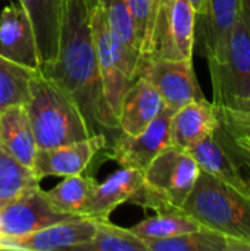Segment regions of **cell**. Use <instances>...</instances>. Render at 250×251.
Returning <instances> with one entry per match:
<instances>
[{
	"mask_svg": "<svg viewBox=\"0 0 250 251\" xmlns=\"http://www.w3.org/2000/svg\"><path fill=\"white\" fill-rule=\"evenodd\" d=\"M94 0H66L56 59L40 68L78 106L93 135H103L108 149L121 135L118 121L103 96L93 40Z\"/></svg>",
	"mask_w": 250,
	"mask_h": 251,
	"instance_id": "cell-1",
	"label": "cell"
},
{
	"mask_svg": "<svg viewBox=\"0 0 250 251\" xmlns=\"http://www.w3.org/2000/svg\"><path fill=\"white\" fill-rule=\"evenodd\" d=\"M181 210L230 241L231 251H250V200L200 171Z\"/></svg>",
	"mask_w": 250,
	"mask_h": 251,
	"instance_id": "cell-2",
	"label": "cell"
},
{
	"mask_svg": "<svg viewBox=\"0 0 250 251\" xmlns=\"http://www.w3.org/2000/svg\"><path fill=\"white\" fill-rule=\"evenodd\" d=\"M37 149H53L91 137V131L69 96L37 71L24 103Z\"/></svg>",
	"mask_w": 250,
	"mask_h": 251,
	"instance_id": "cell-3",
	"label": "cell"
},
{
	"mask_svg": "<svg viewBox=\"0 0 250 251\" xmlns=\"http://www.w3.org/2000/svg\"><path fill=\"white\" fill-rule=\"evenodd\" d=\"M215 107H242L250 101V31L239 13L220 60L209 62Z\"/></svg>",
	"mask_w": 250,
	"mask_h": 251,
	"instance_id": "cell-4",
	"label": "cell"
},
{
	"mask_svg": "<svg viewBox=\"0 0 250 251\" xmlns=\"http://www.w3.org/2000/svg\"><path fill=\"white\" fill-rule=\"evenodd\" d=\"M186 151L197 162L200 171L250 200V153L221 122L211 135Z\"/></svg>",
	"mask_w": 250,
	"mask_h": 251,
	"instance_id": "cell-5",
	"label": "cell"
},
{
	"mask_svg": "<svg viewBox=\"0 0 250 251\" xmlns=\"http://www.w3.org/2000/svg\"><path fill=\"white\" fill-rule=\"evenodd\" d=\"M196 19L197 15L189 0H158L149 44L143 59H192Z\"/></svg>",
	"mask_w": 250,
	"mask_h": 251,
	"instance_id": "cell-6",
	"label": "cell"
},
{
	"mask_svg": "<svg viewBox=\"0 0 250 251\" xmlns=\"http://www.w3.org/2000/svg\"><path fill=\"white\" fill-rule=\"evenodd\" d=\"M200 174L189 151L169 146L143 171V185L164 204L181 209Z\"/></svg>",
	"mask_w": 250,
	"mask_h": 251,
	"instance_id": "cell-7",
	"label": "cell"
},
{
	"mask_svg": "<svg viewBox=\"0 0 250 251\" xmlns=\"http://www.w3.org/2000/svg\"><path fill=\"white\" fill-rule=\"evenodd\" d=\"M139 76L147 79L158 90L165 106L172 110H178L190 101L205 99L192 59H143Z\"/></svg>",
	"mask_w": 250,
	"mask_h": 251,
	"instance_id": "cell-8",
	"label": "cell"
},
{
	"mask_svg": "<svg viewBox=\"0 0 250 251\" xmlns=\"http://www.w3.org/2000/svg\"><path fill=\"white\" fill-rule=\"evenodd\" d=\"M175 110L164 107L150 125L137 135L122 134L106 149V156L115 160L119 168L144 171L149 163L171 146V119Z\"/></svg>",
	"mask_w": 250,
	"mask_h": 251,
	"instance_id": "cell-9",
	"label": "cell"
},
{
	"mask_svg": "<svg viewBox=\"0 0 250 251\" xmlns=\"http://www.w3.org/2000/svg\"><path fill=\"white\" fill-rule=\"evenodd\" d=\"M94 231L96 224L93 219L77 216L25 235L0 234V250H74L77 246L88 243Z\"/></svg>",
	"mask_w": 250,
	"mask_h": 251,
	"instance_id": "cell-10",
	"label": "cell"
},
{
	"mask_svg": "<svg viewBox=\"0 0 250 251\" xmlns=\"http://www.w3.org/2000/svg\"><path fill=\"white\" fill-rule=\"evenodd\" d=\"M77 218V215L55 210L41 188L31 190L0 207V234L25 235L57 222Z\"/></svg>",
	"mask_w": 250,
	"mask_h": 251,
	"instance_id": "cell-11",
	"label": "cell"
},
{
	"mask_svg": "<svg viewBox=\"0 0 250 251\" xmlns=\"http://www.w3.org/2000/svg\"><path fill=\"white\" fill-rule=\"evenodd\" d=\"M106 149L108 141L103 135H91L85 140L53 149H38L32 171L40 179L84 174L96 156Z\"/></svg>",
	"mask_w": 250,
	"mask_h": 251,
	"instance_id": "cell-12",
	"label": "cell"
},
{
	"mask_svg": "<svg viewBox=\"0 0 250 251\" xmlns=\"http://www.w3.org/2000/svg\"><path fill=\"white\" fill-rule=\"evenodd\" d=\"M91 28H93V40L97 53V63L100 71V81L103 88V96L111 109L112 115L118 121V112L122 101V97L128 87L134 82L131 81L119 68L111 44V29L108 26V21L99 0H94L91 10Z\"/></svg>",
	"mask_w": 250,
	"mask_h": 251,
	"instance_id": "cell-13",
	"label": "cell"
},
{
	"mask_svg": "<svg viewBox=\"0 0 250 251\" xmlns=\"http://www.w3.org/2000/svg\"><path fill=\"white\" fill-rule=\"evenodd\" d=\"M0 54L15 63L40 71L32 24L19 3L7 4L0 13Z\"/></svg>",
	"mask_w": 250,
	"mask_h": 251,
	"instance_id": "cell-14",
	"label": "cell"
},
{
	"mask_svg": "<svg viewBox=\"0 0 250 251\" xmlns=\"http://www.w3.org/2000/svg\"><path fill=\"white\" fill-rule=\"evenodd\" d=\"M165 103L158 90L143 76H139L125 91L119 112L118 126L122 134L137 135L162 112Z\"/></svg>",
	"mask_w": 250,
	"mask_h": 251,
	"instance_id": "cell-15",
	"label": "cell"
},
{
	"mask_svg": "<svg viewBox=\"0 0 250 251\" xmlns=\"http://www.w3.org/2000/svg\"><path fill=\"white\" fill-rule=\"evenodd\" d=\"M143 184V172L131 168H121L97 184L81 216L102 221L109 219L111 213L121 204L130 201Z\"/></svg>",
	"mask_w": 250,
	"mask_h": 251,
	"instance_id": "cell-16",
	"label": "cell"
},
{
	"mask_svg": "<svg viewBox=\"0 0 250 251\" xmlns=\"http://www.w3.org/2000/svg\"><path fill=\"white\" fill-rule=\"evenodd\" d=\"M65 1L66 0H18L32 24L40 68L52 63L57 56Z\"/></svg>",
	"mask_w": 250,
	"mask_h": 251,
	"instance_id": "cell-17",
	"label": "cell"
},
{
	"mask_svg": "<svg viewBox=\"0 0 250 251\" xmlns=\"http://www.w3.org/2000/svg\"><path fill=\"white\" fill-rule=\"evenodd\" d=\"M220 125L217 107L206 99L190 101L174 112L171 119V146L189 150Z\"/></svg>",
	"mask_w": 250,
	"mask_h": 251,
	"instance_id": "cell-18",
	"label": "cell"
},
{
	"mask_svg": "<svg viewBox=\"0 0 250 251\" xmlns=\"http://www.w3.org/2000/svg\"><path fill=\"white\" fill-rule=\"evenodd\" d=\"M0 144L32 169L38 149L24 104H15L0 112Z\"/></svg>",
	"mask_w": 250,
	"mask_h": 251,
	"instance_id": "cell-19",
	"label": "cell"
},
{
	"mask_svg": "<svg viewBox=\"0 0 250 251\" xmlns=\"http://www.w3.org/2000/svg\"><path fill=\"white\" fill-rule=\"evenodd\" d=\"M239 12V0H209V10L203 18V46L208 63L221 59Z\"/></svg>",
	"mask_w": 250,
	"mask_h": 251,
	"instance_id": "cell-20",
	"label": "cell"
},
{
	"mask_svg": "<svg viewBox=\"0 0 250 251\" xmlns=\"http://www.w3.org/2000/svg\"><path fill=\"white\" fill-rule=\"evenodd\" d=\"M97 184L99 182L91 175L84 172L78 175L65 176V179L56 187L49 191H43L49 204L55 210L60 213L81 216Z\"/></svg>",
	"mask_w": 250,
	"mask_h": 251,
	"instance_id": "cell-21",
	"label": "cell"
},
{
	"mask_svg": "<svg viewBox=\"0 0 250 251\" xmlns=\"http://www.w3.org/2000/svg\"><path fill=\"white\" fill-rule=\"evenodd\" d=\"M200 228L202 225L181 209H171L158 212L155 216L143 219L141 222L131 226L130 231L144 241H152L183 235Z\"/></svg>",
	"mask_w": 250,
	"mask_h": 251,
	"instance_id": "cell-22",
	"label": "cell"
},
{
	"mask_svg": "<svg viewBox=\"0 0 250 251\" xmlns=\"http://www.w3.org/2000/svg\"><path fill=\"white\" fill-rule=\"evenodd\" d=\"M40 182L41 179L31 168L13 157L0 144V207L31 190L40 188Z\"/></svg>",
	"mask_w": 250,
	"mask_h": 251,
	"instance_id": "cell-23",
	"label": "cell"
},
{
	"mask_svg": "<svg viewBox=\"0 0 250 251\" xmlns=\"http://www.w3.org/2000/svg\"><path fill=\"white\" fill-rule=\"evenodd\" d=\"M96 231L93 238L75 251H149L144 240L130 231V228H121L113 225L109 219L94 221Z\"/></svg>",
	"mask_w": 250,
	"mask_h": 251,
	"instance_id": "cell-24",
	"label": "cell"
},
{
	"mask_svg": "<svg viewBox=\"0 0 250 251\" xmlns=\"http://www.w3.org/2000/svg\"><path fill=\"white\" fill-rule=\"evenodd\" d=\"M149 251H231L227 237L202 226L183 235L146 241Z\"/></svg>",
	"mask_w": 250,
	"mask_h": 251,
	"instance_id": "cell-25",
	"label": "cell"
},
{
	"mask_svg": "<svg viewBox=\"0 0 250 251\" xmlns=\"http://www.w3.org/2000/svg\"><path fill=\"white\" fill-rule=\"evenodd\" d=\"M35 72L0 54V112L27 101L29 78Z\"/></svg>",
	"mask_w": 250,
	"mask_h": 251,
	"instance_id": "cell-26",
	"label": "cell"
},
{
	"mask_svg": "<svg viewBox=\"0 0 250 251\" xmlns=\"http://www.w3.org/2000/svg\"><path fill=\"white\" fill-rule=\"evenodd\" d=\"M99 3L103 7L111 32L141 57L136 22L127 0H99Z\"/></svg>",
	"mask_w": 250,
	"mask_h": 251,
	"instance_id": "cell-27",
	"label": "cell"
},
{
	"mask_svg": "<svg viewBox=\"0 0 250 251\" xmlns=\"http://www.w3.org/2000/svg\"><path fill=\"white\" fill-rule=\"evenodd\" d=\"M127 3H128V7L131 10L134 22H136L137 38H139L140 53H141V59H143V56L147 50L158 0H127Z\"/></svg>",
	"mask_w": 250,
	"mask_h": 251,
	"instance_id": "cell-28",
	"label": "cell"
},
{
	"mask_svg": "<svg viewBox=\"0 0 250 251\" xmlns=\"http://www.w3.org/2000/svg\"><path fill=\"white\" fill-rule=\"evenodd\" d=\"M220 122L237 138L250 141V104L242 107H217Z\"/></svg>",
	"mask_w": 250,
	"mask_h": 251,
	"instance_id": "cell-29",
	"label": "cell"
},
{
	"mask_svg": "<svg viewBox=\"0 0 250 251\" xmlns=\"http://www.w3.org/2000/svg\"><path fill=\"white\" fill-rule=\"evenodd\" d=\"M196 12L197 16L200 18H205L208 15V10H209V0H189Z\"/></svg>",
	"mask_w": 250,
	"mask_h": 251,
	"instance_id": "cell-30",
	"label": "cell"
},
{
	"mask_svg": "<svg viewBox=\"0 0 250 251\" xmlns=\"http://www.w3.org/2000/svg\"><path fill=\"white\" fill-rule=\"evenodd\" d=\"M239 6H240V15L243 18V21L246 22L248 28L250 31V0H239Z\"/></svg>",
	"mask_w": 250,
	"mask_h": 251,
	"instance_id": "cell-31",
	"label": "cell"
},
{
	"mask_svg": "<svg viewBox=\"0 0 250 251\" xmlns=\"http://www.w3.org/2000/svg\"><path fill=\"white\" fill-rule=\"evenodd\" d=\"M236 138H237V137H236ZM237 140H239V141H240V143H242V144H243V146H245V147L248 149V151L250 153V141L245 140V138H237Z\"/></svg>",
	"mask_w": 250,
	"mask_h": 251,
	"instance_id": "cell-32",
	"label": "cell"
},
{
	"mask_svg": "<svg viewBox=\"0 0 250 251\" xmlns=\"http://www.w3.org/2000/svg\"><path fill=\"white\" fill-rule=\"evenodd\" d=\"M248 104H250V101H249V103H248ZM245 106H246V104H245Z\"/></svg>",
	"mask_w": 250,
	"mask_h": 251,
	"instance_id": "cell-33",
	"label": "cell"
}]
</instances>
